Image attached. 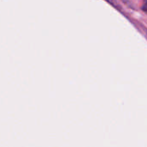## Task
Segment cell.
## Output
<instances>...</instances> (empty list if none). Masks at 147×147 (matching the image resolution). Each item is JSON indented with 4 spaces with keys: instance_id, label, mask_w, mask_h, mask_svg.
Masks as SVG:
<instances>
[{
    "instance_id": "2",
    "label": "cell",
    "mask_w": 147,
    "mask_h": 147,
    "mask_svg": "<svg viewBox=\"0 0 147 147\" xmlns=\"http://www.w3.org/2000/svg\"><path fill=\"white\" fill-rule=\"evenodd\" d=\"M141 9H142V10L144 12L147 13V0H144V3H143V5H142Z\"/></svg>"
},
{
    "instance_id": "1",
    "label": "cell",
    "mask_w": 147,
    "mask_h": 147,
    "mask_svg": "<svg viewBox=\"0 0 147 147\" xmlns=\"http://www.w3.org/2000/svg\"><path fill=\"white\" fill-rule=\"evenodd\" d=\"M107 2H109L110 4H112L113 6H115V8H117V9H121V6L118 4V3L116 2V0H106Z\"/></svg>"
}]
</instances>
